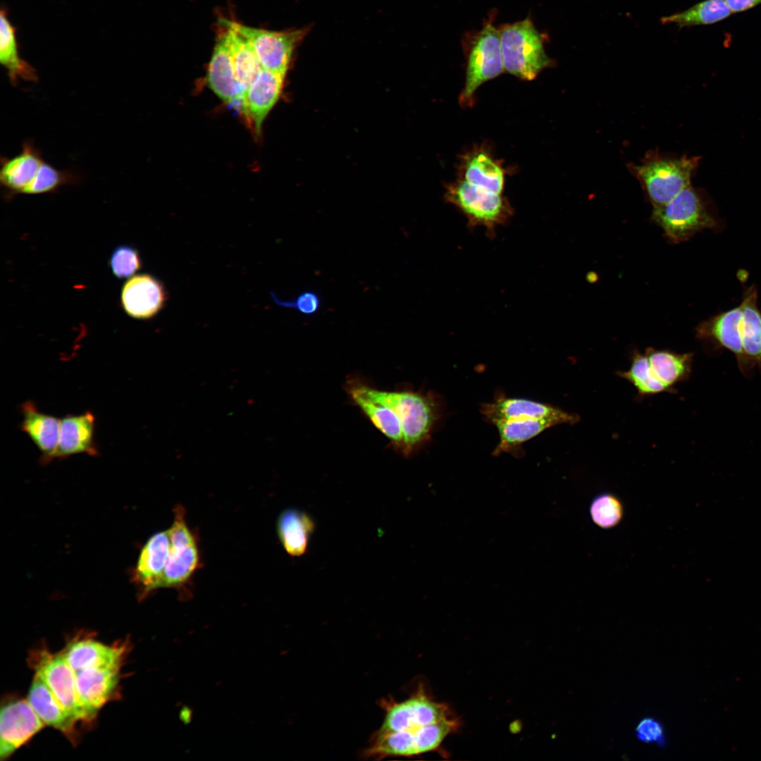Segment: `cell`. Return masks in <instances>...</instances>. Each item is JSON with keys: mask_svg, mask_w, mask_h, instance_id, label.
I'll use <instances>...</instances> for the list:
<instances>
[{"mask_svg": "<svg viewBox=\"0 0 761 761\" xmlns=\"http://www.w3.org/2000/svg\"><path fill=\"white\" fill-rule=\"evenodd\" d=\"M589 513L593 522L602 528H611L621 521L624 509L620 500L614 495L604 493L591 502Z\"/></svg>", "mask_w": 761, "mask_h": 761, "instance_id": "836d02e7", "label": "cell"}, {"mask_svg": "<svg viewBox=\"0 0 761 761\" xmlns=\"http://www.w3.org/2000/svg\"><path fill=\"white\" fill-rule=\"evenodd\" d=\"M374 390L392 407L400 422L403 438L400 453L411 456L430 439L440 417L439 400L431 392L412 389Z\"/></svg>", "mask_w": 761, "mask_h": 761, "instance_id": "3957f363", "label": "cell"}, {"mask_svg": "<svg viewBox=\"0 0 761 761\" xmlns=\"http://www.w3.org/2000/svg\"><path fill=\"white\" fill-rule=\"evenodd\" d=\"M699 157H674L650 151L640 164L630 163L629 169L640 182L653 209L660 208L686 187L697 168Z\"/></svg>", "mask_w": 761, "mask_h": 761, "instance_id": "5b68a950", "label": "cell"}, {"mask_svg": "<svg viewBox=\"0 0 761 761\" xmlns=\"http://www.w3.org/2000/svg\"><path fill=\"white\" fill-rule=\"evenodd\" d=\"M228 21L251 44L262 68L285 75L295 49L308 32L307 28L272 31Z\"/></svg>", "mask_w": 761, "mask_h": 761, "instance_id": "30bf717a", "label": "cell"}, {"mask_svg": "<svg viewBox=\"0 0 761 761\" xmlns=\"http://www.w3.org/2000/svg\"><path fill=\"white\" fill-rule=\"evenodd\" d=\"M637 737L647 743H660L663 741V730L660 723L652 719L642 720L636 728Z\"/></svg>", "mask_w": 761, "mask_h": 761, "instance_id": "8d00e7d4", "label": "cell"}, {"mask_svg": "<svg viewBox=\"0 0 761 761\" xmlns=\"http://www.w3.org/2000/svg\"><path fill=\"white\" fill-rule=\"evenodd\" d=\"M44 726L27 700H7L0 714L1 760L10 757Z\"/></svg>", "mask_w": 761, "mask_h": 761, "instance_id": "4fadbf2b", "label": "cell"}, {"mask_svg": "<svg viewBox=\"0 0 761 761\" xmlns=\"http://www.w3.org/2000/svg\"><path fill=\"white\" fill-rule=\"evenodd\" d=\"M740 304L742 354L737 364L743 374L749 376L755 368L761 371V311L757 307L755 287L751 286L745 291Z\"/></svg>", "mask_w": 761, "mask_h": 761, "instance_id": "d6986e66", "label": "cell"}, {"mask_svg": "<svg viewBox=\"0 0 761 761\" xmlns=\"http://www.w3.org/2000/svg\"><path fill=\"white\" fill-rule=\"evenodd\" d=\"M120 667H93L75 674L80 702L90 720L118 693Z\"/></svg>", "mask_w": 761, "mask_h": 761, "instance_id": "e0dca14e", "label": "cell"}, {"mask_svg": "<svg viewBox=\"0 0 761 761\" xmlns=\"http://www.w3.org/2000/svg\"><path fill=\"white\" fill-rule=\"evenodd\" d=\"M168 299L163 283L149 273L127 279L120 291V304L125 313L137 320H149L164 307Z\"/></svg>", "mask_w": 761, "mask_h": 761, "instance_id": "9a60e30c", "label": "cell"}, {"mask_svg": "<svg viewBox=\"0 0 761 761\" xmlns=\"http://www.w3.org/2000/svg\"><path fill=\"white\" fill-rule=\"evenodd\" d=\"M0 21V62L6 70L11 85H17L20 80L37 82L35 68L20 56L16 29L10 22L4 7L1 10Z\"/></svg>", "mask_w": 761, "mask_h": 761, "instance_id": "484cf974", "label": "cell"}, {"mask_svg": "<svg viewBox=\"0 0 761 761\" xmlns=\"http://www.w3.org/2000/svg\"><path fill=\"white\" fill-rule=\"evenodd\" d=\"M345 389L354 404L400 452L403 440L400 422L392 407L376 394L374 387L354 376L346 380Z\"/></svg>", "mask_w": 761, "mask_h": 761, "instance_id": "7c38bea8", "label": "cell"}, {"mask_svg": "<svg viewBox=\"0 0 761 761\" xmlns=\"http://www.w3.org/2000/svg\"><path fill=\"white\" fill-rule=\"evenodd\" d=\"M73 181V172L47 163L31 141L24 142L16 156L1 159L0 183L8 196L51 193Z\"/></svg>", "mask_w": 761, "mask_h": 761, "instance_id": "7a4b0ae2", "label": "cell"}, {"mask_svg": "<svg viewBox=\"0 0 761 761\" xmlns=\"http://www.w3.org/2000/svg\"><path fill=\"white\" fill-rule=\"evenodd\" d=\"M179 717L180 721L182 722L184 724H189L191 722L192 717V710L187 706H184L181 708L180 711Z\"/></svg>", "mask_w": 761, "mask_h": 761, "instance_id": "f35d334b", "label": "cell"}, {"mask_svg": "<svg viewBox=\"0 0 761 761\" xmlns=\"http://www.w3.org/2000/svg\"><path fill=\"white\" fill-rule=\"evenodd\" d=\"M616 373L619 377L629 381L642 397L664 392H670L668 388L653 376L645 352L633 350L631 354L629 369L617 371Z\"/></svg>", "mask_w": 761, "mask_h": 761, "instance_id": "1f68e13d", "label": "cell"}, {"mask_svg": "<svg viewBox=\"0 0 761 761\" xmlns=\"http://www.w3.org/2000/svg\"><path fill=\"white\" fill-rule=\"evenodd\" d=\"M222 23L224 25V30L221 34L225 41L233 59L237 82L242 92V104L249 86L262 67L249 41L235 30L227 20H224Z\"/></svg>", "mask_w": 761, "mask_h": 761, "instance_id": "4316f807", "label": "cell"}, {"mask_svg": "<svg viewBox=\"0 0 761 761\" xmlns=\"http://www.w3.org/2000/svg\"><path fill=\"white\" fill-rule=\"evenodd\" d=\"M285 76L262 68L245 93L240 111L257 134L280 96Z\"/></svg>", "mask_w": 761, "mask_h": 761, "instance_id": "2e32d148", "label": "cell"}, {"mask_svg": "<svg viewBox=\"0 0 761 761\" xmlns=\"http://www.w3.org/2000/svg\"><path fill=\"white\" fill-rule=\"evenodd\" d=\"M315 525L310 516L296 509H287L278 516L277 533L283 547L292 557L304 555Z\"/></svg>", "mask_w": 761, "mask_h": 761, "instance_id": "83f0119b", "label": "cell"}, {"mask_svg": "<svg viewBox=\"0 0 761 761\" xmlns=\"http://www.w3.org/2000/svg\"><path fill=\"white\" fill-rule=\"evenodd\" d=\"M271 295L273 301L278 305L298 310L300 313L309 316L315 314L321 307V299L317 293L311 290L304 291L295 300H280L273 292Z\"/></svg>", "mask_w": 761, "mask_h": 761, "instance_id": "d590c367", "label": "cell"}, {"mask_svg": "<svg viewBox=\"0 0 761 761\" xmlns=\"http://www.w3.org/2000/svg\"><path fill=\"white\" fill-rule=\"evenodd\" d=\"M732 13L746 11L760 4L761 0H725Z\"/></svg>", "mask_w": 761, "mask_h": 761, "instance_id": "74e56055", "label": "cell"}, {"mask_svg": "<svg viewBox=\"0 0 761 761\" xmlns=\"http://www.w3.org/2000/svg\"><path fill=\"white\" fill-rule=\"evenodd\" d=\"M22 421L20 430L27 434L41 452L43 464L55 459L58 444L61 419L39 410L32 401L27 400L20 406Z\"/></svg>", "mask_w": 761, "mask_h": 761, "instance_id": "7402d4cb", "label": "cell"}, {"mask_svg": "<svg viewBox=\"0 0 761 761\" xmlns=\"http://www.w3.org/2000/svg\"><path fill=\"white\" fill-rule=\"evenodd\" d=\"M499 433V443L493 451L494 454L510 452L512 454L521 451L523 443L534 438L545 430L557 424L547 419H514L493 423Z\"/></svg>", "mask_w": 761, "mask_h": 761, "instance_id": "f546056e", "label": "cell"}, {"mask_svg": "<svg viewBox=\"0 0 761 761\" xmlns=\"http://www.w3.org/2000/svg\"><path fill=\"white\" fill-rule=\"evenodd\" d=\"M128 649L125 643L107 645L84 638L69 643L61 654L76 673L93 667H120Z\"/></svg>", "mask_w": 761, "mask_h": 761, "instance_id": "ffe728a7", "label": "cell"}, {"mask_svg": "<svg viewBox=\"0 0 761 761\" xmlns=\"http://www.w3.org/2000/svg\"><path fill=\"white\" fill-rule=\"evenodd\" d=\"M651 219L672 243L686 241L700 231L719 226L701 195L691 185L665 205L653 209Z\"/></svg>", "mask_w": 761, "mask_h": 761, "instance_id": "52a82bcc", "label": "cell"}, {"mask_svg": "<svg viewBox=\"0 0 761 761\" xmlns=\"http://www.w3.org/2000/svg\"><path fill=\"white\" fill-rule=\"evenodd\" d=\"M732 14L725 0H705L687 10L661 18L663 24L674 23L679 28L711 25Z\"/></svg>", "mask_w": 761, "mask_h": 761, "instance_id": "4dcf8cb0", "label": "cell"}, {"mask_svg": "<svg viewBox=\"0 0 761 761\" xmlns=\"http://www.w3.org/2000/svg\"><path fill=\"white\" fill-rule=\"evenodd\" d=\"M465 180L501 194L504 186V174L501 168L483 153L469 158L465 166Z\"/></svg>", "mask_w": 761, "mask_h": 761, "instance_id": "d6a6232c", "label": "cell"}, {"mask_svg": "<svg viewBox=\"0 0 761 761\" xmlns=\"http://www.w3.org/2000/svg\"><path fill=\"white\" fill-rule=\"evenodd\" d=\"M481 412L491 423L507 420L536 419H547L557 425H573L580 420L578 414L548 404L502 395L491 402L482 404Z\"/></svg>", "mask_w": 761, "mask_h": 761, "instance_id": "5bb4252c", "label": "cell"}, {"mask_svg": "<svg viewBox=\"0 0 761 761\" xmlns=\"http://www.w3.org/2000/svg\"><path fill=\"white\" fill-rule=\"evenodd\" d=\"M169 550L168 531L152 535L142 547L134 574L141 600L161 588Z\"/></svg>", "mask_w": 761, "mask_h": 761, "instance_id": "ac0fdd59", "label": "cell"}, {"mask_svg": "<svg viewBox=\"0 0 761 761\" xmlns=\"http://www.w3.org/2000/svg\"><path fill=\"white\" fill-rule=\"evenodd\" d=\"M505 70L525 80H532L554 61L545 52L547 38L538 31L531 16L498 27Z\"/></svg>", "mask_w": 761, "mask_h": 761, "instance_id": "277c9868", "label": "cell"}, {"mask_svg": "<svg viewBox=\"0 0 761 761\" xmlns=\"http://www.w3.org/2000/svg\"><path fill=\"white\" fill-rule=\"evenodd\" d=\"M41 720L75 740V720L61 705L45 682L35 674L27 699Z\"/></svg>", "mask_w": 761, "mask_h": 761, "instance_id": "d4e9b609", "label": "cell"}, {"mask_svg": "<svg viewBox=\"0 0 761 761\" xmlns=\"http://www.w3.org/2000/svg\"><path fill=\"white\" fill-rule=\"evenodd\" d=\"M109 265L116 278L128 279L140 270L142 261L136 248L128 245H121L113 250Z\"/></svg>", "mask_w": 761, "mask_h": 761, "instance_id": "e575fe53", "label": "cell"}, {"mask_svg": "<svg viewBox=\"0 0 761 761\" xmlns=\"http://www.w3.org/2000/svg\"><path fill=\"white\" fill-rule=\"evenodd\" d=\"M378 704L385 711V717L380 728L371 738L406 731L443 741L458 725L457 719L450 708L431 698L423 688L402 701L388 698L381 699Z\"/></svg>", "mask_w": 761, "mask_h": 761, "instance_id": "6da1fadb", "label": "cell"}, {"mask_svg": "<svg viewBox=\"0 0 761 761\" xmlns=\"http://www.w3.org/2000/svg\"><path fill=\"white\" fill-rule=\"evenodd\" d=\"M741 320L742 308L740 304L700 323L696 328V335L703 342L728 349L738 361L742 354Z\"/></svg>", "mask_w": 761, "mask_h": 761, "instance_id": "cb8c5ba5", "label": "cell"}, {"mask_svg": "<svg viewBox=\"0 0 761 761\" xmlns=\"http://www.w3.org/2000/svg\"><path fill=\"white\" fill-rule=\"evenodd\" d=\"M446 199L466 216L471 227H483L490 234L512 216L508 203L501 194L466 180L451 186Z\"/></svg>", "mask_w": 761, "mask_h": 761, "instance_id": "ba28073f", "label": "cell"}, {"mask_svg": "<svg viewBox=\"0 0 761 761\" xmlns=\"http://www.w3.org/2000/svg\"><path fill=\"white\" fill-rule=\"evenodd\" d=\"M168 531L170 550L161 588L180 591L201 564L197 536L187 524L185 509L182 505L175 506L173 522Z\"/></svg>", "mask_w": 761, "mask_h": 761, "instance_id": "9c48e42d", "label": "cell"}, {"mask_svg": "<svg viewBox=\"0 0 761 761\" xmlns=\"http://www.w3.org/2000/svg\"><path fill=\"white\" fill-rule=\"evenodd\" d=\"M645 353L653 376L670 392L675 385L687 380L691 374L693 353L679 354L650 347L647 348Z\"/></svg>", "mask_w": 761, "mask_h": 761, "instance_id": "f1b7e54d", "label": "cell"}, {"mask_svg": "<svg viewBox=\"0 0 761 761\" xmlns=\"http://www.w3.org/2000/svg\"><path fill=\"white\" fill-rule=\"evenodd\" d=\"M30 664L48 686L67 712L77 721H91L84 709L77 690L75 674L62 654L47 649L35 650Z\"/></svg>", "mask_w": 761, "mask_h": 761, "instance_id": "8fae6325", "label": "cell"}, {"mask_svg": "<svg viewBox=\"0 0 761 761\" xmlns=\"http://www.w3.org/2000/svg\"><path fill=\"white\" fill-rule=\"evenodd\" d=\"M206 80L209 88L223 102L240 111L242 92L230 51L221 34L209 61Z\"/></svg>", "mask_w": 761, "mask_h": 761, "instance_id": "603a6c76", "label": "cell"}, {"mask_svg": "<svg viewBox=\"0 0 761 761\" xmlns=\"http://www.w3.org/2000/svg\"><path fill=\"white\" fill-rule=\"evenodd\" d=\"M495 15L490 13L478 30L463 35L462 45L466 58L465 85L460 96L463 104H469L476 89L504 70L498 27L494 25Z\"/></svg>", "mask_w": 761, "mask_h": 761, "instance_id": "8992f818", "label": "cell"}, {"mask_svg": "<svg viewBox=\"0 0 761 761\" xmlns=\"http://www.w3.org/2000/svg\"><path fill=\"white\" fill-rule=\"evenodd\" d=\"M96 418L91 412L67 415L61 419L58 444L55 459L77 454H99L94 440Z\"/></svg>", "mask_w": 761, "mask_h": 761, "instance_id": "44dd1931", "label": "cell"}]
</instances>
